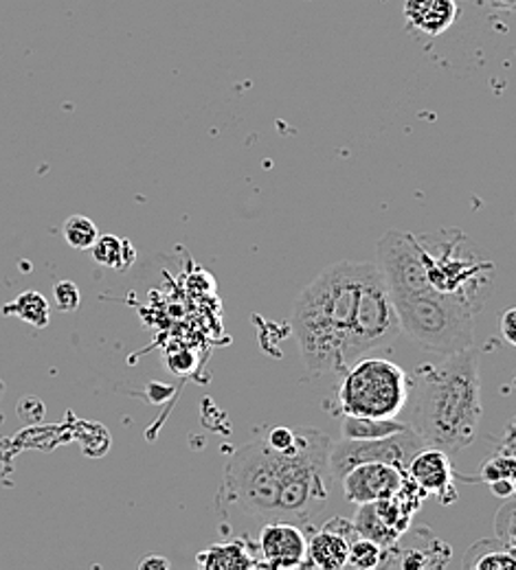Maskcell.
<instances>
[{
  "label": "cell",
  "mask_w": 516,
  "mask_h": 570,
  "mask_svg": "<svg viewBox=\"0 0 516 570\" xmlns=\"http://www.w3.org/2000/svg\"><path fill=\"white\" fill-rule=\"evenodd\" d=\"M411 430L429 448L457 454L479 434L481 377L475 350L446 356L442 364H422L411 380Z\"/></svg>",
  "instance_id": "1"
},
{
  "label": "cell",
  "mask_w": 516,
  "mask_h": 570,
  "mask_svg": "<svg viewBox=\"0 0 516 570\" xmlns=\"http://www.w3.org/2000/svg\"><path fill=\"white\" fill-rule=\"evenodd\" d=\"M363 262H339L305 285L293 309V332L310 375L343 373L357 321Z\"/></svg>",
  "instance_id": "2"
},
{
  "label": "cell",
  "mask_w": 516,
  "mask_h": 570,
  "mask_svg": "<svg viewBox=\"0 0 516 570\" xmlns=\"http://www.w3.org/2000/svg\"><path fill=\"white\" fill-rule=\"evenodd\" d=\"M400 330L407 332L422 350L436 354H459L473 347L477 307L461 296L427 292L391 298Z\"/></svg>",
  "instance_id": "3"
},
{
  "label": "cell",
  "mask_w": 516,
  "mask_h": 570,
  "mask_svg": "<svg viewBox=\"0 0 516 570\" xmlns=\"http://www.w3.org/2000/svg\"><path fill=\"white\" fill-rule=\"evenodd\" d=\"M286 456L289 450H273L264 434L246 441L226 463L221 499L246 515L275 520Z\"/></svg>",
  "instance_id": "4"
},
{
  "label": "cell",
  "mask_w": 516,
  "mask_h": 570,
  "mask_svg": "<svg viewBox=\"0 0 516 570\" xmlns=\"http://www.w3.org/2000/svg\"><path fill=\"white\" fill-rule=\"evenodd\" d=\"M332 441L317 428H295V445L289 450L282 479L278 518L296 524L312 522L328 504V454Z\"/></svg>",
  "instance_id": "5"
},
{
  "label": "cell",
  "mask_w": 516,
  "mask_h": 570,
  "mask_svg": "<svg viewBox=\"0 0 516 570\" xmlns=\"http://www.w3.org/2000/svg\"><path fill=\"white\" fill-rule=\"evenodd\" d=\"M418 239L429 285L436 292L461 296L481 309L493 287L495 264L473 250V246L466 250L468 239L459 230H440Z\"/></svg>",
  "instance_id": "6"
},
{
  "label": "cell",
  "mask_w": 516,
  "mask_h": 570,
  "mask_svg": "<svg viewBox=\"0 0 516 570\" xmlns=\"http://www.w3.org/2000/svg\"><path fill=\"white\" fill-rule=\"evenodd\" d=\"M339 402L345 415L396 420L411 397V377L382 357H359L343 371Z\"/></svg>",
  "instance_id": "7"
},
{
  "label": "cell",
  "mask_w": 516,
  "mask_h": 570,
  "mask_svg": "<svg viewBox=\"0 0 516 570\" xmlns=\"http://www.w3.org/2000/svg\"><path fill=\"white\" fill-rule=\"evenodd\" d=\"M400 321L387 284L373 262H363L357 303V321L348 347V366L378 347H387L400 334Z\"/></svg>",
  "instance_id": "8"
},
{
  "label": "cell",
  "mask_w": 516,
  "mask_h": 570,
  "mask_svg": "<svg viewBox=\"0 0 516 570\" xmlns=\"http://www.w3.org/2000/svg\"><path fill=\"white\" fill-rule=\"evenodd\" d=\"M425 448V441L411 430H400L380 439H345L332 443L328 454L330 479L337 483L357 465L363 463H389L407 468L409 461Z\"/></svg>",
  "instance_id": "9"
},
{
  "label": "cell",
  "mask_w": 516,
  "mask_h": 570,
  "mask_svg": "<svg viewBox=\"0 0 516 570\" xmlns=\"http://www.w3.org/2000/svg\"><path fill=\"white\" fill-rule=\"evenodd\" d=\"M373 264L378 266L391 298L427 294L434 289L427 279L418 235L387 230L376 244Z\"/></svg>",
  "instance_id": "10"
},
{
  "label": "cell",
  "mask_w": 516,
  "mask_h": 570,
  "mask_svg": "<svg viewBox=\"0 0 516 570\" xmlns=\"http://www.w3.org/2000/svg\"><path fill=\"white\" fill-rule=\"evenodd\" d=\"M425 497L427 494L407 476L402 490L396 497L359 504L352 524L361 538L373 540L387 549L411 527V518L420 509Z\"/></svg>",
  "instance_id": "11"
},
{
  "label": "cell",
  "mask_w": 516,
  "mask_h": 570,
  "mask_svg": "<svg viewBox=\"0 0 516 570\" xmlns=\"http://www.w3.org/2000/svg\"><path fill=\"white\" fill-rule=\"evenodd\" d=\"M450 547L431 529L420 527L413 531H405L391 547L384 549V558L380 567H398V569H444L450 562Z\"/></svg>",
  "instance_id": "12"
},
{
  "label": "cell",
  "mask_w": 516,
  "mask_h": 570,
  "mask_svg": "<svg viewBox=\"0 0 516 570\" xmlns=\"http://www.w3.org/2000/svg\"><path fill=\"white\" fill-rule=\"evenodd\" d=\"M407 481V472L389 463H363L352 468L339 483L345 499L354 504L396 497Z\"/></svg>",
  "instance_id": "13"
},
{
  "label": "cell",
  "mask_w": 516,
  "mask_h": 570,
  "mask_svg": "<svg viewBox=\"0 0 516 570\" xmlns=\"http://www.w3.org/2000/svg\"><path fill=\"white\" fill-rule=\"evenodd\" d=\"M257 549H260L264 567H269V569H303L308 538L293 522L273 520L262 529Z\"/></svg>",
  "instance_id": "14"
},
{
  "label": "cell",
  "mask_w": 516,
  "mask_h": 570,
  "mask_svg": "<svg viewBox=\"0 0 516 570\" xmlns=\"http://www.w3.org/2000/svg\"><path fill=\"white\" fill-rule=\"evenodd\" d=\"M359 538L354 524L345 518L330 520L321 531L308 540L305 567L339 570L348 567V553L352 540Z\"/></svg>",
  "instance_id": "15"
},
{
  "label": "cell",
  "mask_w": 516,
  "mask_h": 570,
  "mask_svg": "<svg viewBox=\"0 0 516 570\" xmlns=\"http://www.w3.org/2000/svg\"><path fill=\"white\" fill-rule=\"evenodd\" d=\"M405 472L425 494H436L444 504H448V502L457 499L455 483H452L450 454H446L444 450L425 445L409 461Z\"/></svg>",
  "instance_id": "16"
},
{
  "label": "cell",
  "mask_w": 516,
  "mask_h": 570,
  "mask_svg": "<svg viewBox=\"0 0 516 570\" xmlns=\"http://www.w3.org/2000/svg\"><path fill=\"white\" fill-rule=\"evenodd\" d=\"M405 18L413 29L427 36H442L452 27L457 18V2L455 0H405Z\"/></svg>",
  "instance_id": "17"
},
{
  "label": "cell",
  "mask_w": 516,
  "mask_h": 570,
  "mask_svg": "<svg viewBox=\"0 0 516 570\" xmlns=\"http://www.w3.org/2000/svg\"><path fill=\"white\" fill-rule=\"evenodd\" d=\"M196 564L207 570H242L264 567L262 560L253 556V549L244 540H233L224 544H214L198 553Z\"/></svg>",
  "instance_id": "18"
},
{
  "label": "cell",
  "mask_w": 516,
  "mask_h": 570,
  "mask_svg": "<svg viewBox=\"0 0 516 570\" xmlns=\"http://www.w3.org/2000/svg\"><path fill=\"white\" fill-rule=\"evenodd\" d=\"M464 569L468 570H513L516 569L515 544L502 538L475 542L466 558Z\"/></svg>",
  "instance_id": "19"
},
{
  "label": "cell",
  "mask_w": 516,
  "mask_h": 570,
  "mask_svg": "<svg viewBox=\"0 0 516 570\" xmlns=\"http://www.w3.org/2000/svg\"><path fill=\"white\" fill-rule=\"evenodd\" d=\"M90 250H93V259L99 266L117 273L128 271L137 262L135 246L119 235H99Z\"/></svg>",
  "instance_id": "20"
},
{
  "label": "cell",
  "mask_w": 516,
  "mask_h": 570,
  "mask_svg": "<svg viewBox=\"0 0 516 570\" xmlns=\"http://www.w3.org/2000/svg\"><path fill=\"white\" fill-rule=\"evenodd\" d=\"M4 316H16L38 330H45L51 321V305L49 301L36 292V289H27L22 294H18L11 303H7L2 307Z\"/></svg>",
  "instance_id": "21"
},
{
  "label": "cell",
  "mask_w": 516,
  "mask_h": 570,
  "mask_svg": "<svg viewBox=\"0 0 516 570\" xmlns=\"http://www.w3.org/2000/svg\"><path fill=\"white\" fill-rule=\"evenodd\" d=\"M409 424H400L396 420H371V417H352L345 415L343 436L345 439H380L393 432L407 430Z\"/></svg>",
  "instance_id": "22"
},
{
  "label": "cell",
  "mask_w": 516,
  "mask_h": 570,
  "mask_svg": "<svg viewBox=\"0 0 516 570\" xmlns=\"http://www.w3.org/2000/svg\"><path fill=\"white\" fill-rule=\"evenodd\" d=\"M65 239L67 244L75 248V250H90L93 244L97 242L99 237V230H97V224L93 219H88L86 215H71L67 222H65Z\"/></svg>",
  "instance_id": "23"
},
{
  "label": "cell",
  "mask_w": 516,
  "mask_h": 570,
  "mask_svg": "<svg viewBox=\"0 0 516 570\" xmlns=\"http://www.w3.org/2000/svg\"><path fill=\"white\" fill-rule=\"evenodd\" d=\"M384 549L368 538H354L348 553V567L354 569H376L382 564Z\"/></svg>",
  "instance_id": "24"
},
{
  "label": "cell",
  "mask_w": 516,
  "mask_h": 570,
  "mask_svg": "<svg viewBox=\"0 0 516 570\" xmlns=\"http://www.w3.org/2000/svg\"><path fill=\"white\" fill-rule=\"evenodd\" d=\"M515 459L513 454H499L490 461L484 463L481 468V479L486 483H493V481H499V479H515Z\"/></svg>",
  "instance_id": "25"
},
{
  "label": "cell",
  "mask_w": 516,
  "mask_h": 570,
  "mask_svg": "<svg viewBox=\"0 0 516 570\" xmlns=\"http://www.w3.org/2000/svg\"><path fill=\"white\" fill-rule=\"evenodd\" d=\"M53 298L60 312H75L81 303V294L79 287L74 282H60L53 287Z\"/></svg>",
  "instance_id": "26"
},
{
  "label": "cell",
  "mask_w": 516,
  "mask_h": 570,
  "mask_svg": "<svg viewBox=\"0 0 516 570\" xmlns=\"http://www.w3.org/2000/svg\"><path fill=\"white\" fill-rule=\"evenodd\" d=\"M506 500L508 502L497 513V538L515 544V500Z\"/></svg>",
  "instance_id": "27"
},
{
  "label": "cell",
  "mask_w": 516,
  "mask_h": 570,
  "mask_svg": "<svg viewBox=\"0 0 516 570\" xmlns=\"http://www.w3.org/2000/svg\"><path fill=\"white\" fill-rule=\"evenodd\" d=\"M266 443L278 450V452H286L293 448L295 443V428L278 426L271 428L266 434H264Z\"/></svg>",
  "instance_id": "28"
},
{
  "label": "cell",
  "mask_w": 516,
  "mask_h": 570,
  "mask_svg": "<svg viewBox=\"0 0 516 570\" xmlns=\"http://www.w3.org/2000/svg\"><path fill=\"white\" fill-rule=\"evenodd\" d=\"M499 325H502V334H504V338L508 341V345H516V309L515 307H508L504 314H502V318H499Z\"/></svg>",
  "instance_id": "29"
},
{
  "label": "cell",
  "mask_w": 516,
  "mask_h": 570,
  "mask_svg": "<svg viewBox=\"0 0 516 570\" xmlns=\"http://www.w3.org/2000/svg\"><path fill=\"white\" fill-rule=\"evenodd\" d=\"M488 485H490L493 494L499 499H513V494H515V479H499Z\"/></svg>",
  "instance_id": "30"
},
{
  "label": "cell",
  "mask_w": 516,
  "mask_h": 570,
  "mask_svg": "<svg viewBox=\"0 0 516 570\" xmlns=\"http://www.w3.org/2000/svg\"><path fill=\"white\" fill-rule=\"evenodd\" d=\"M172 569V562L163 556H156V553H149L148 558H144L139 562V570H167Z\"/></svg>",
  "instance_id": "31"
},
{
  "label": "cell",
  "mask_w": 516,
  "mask_h": 570,
  "mask_svg": "<svg viewBox=\"0 0 516 570\" xmlns=\"http://www.w3.org/2000/svg\"><path fill=\"white\" fill-rule=\"evenodd\" d=\"M499 11H515L516 0H488Z\"/></svg>",
  "instance_id": "32"
},
{
  "label": "cell",
  "mask_w": 516,
  "mask_h": 570,
  "mask_svg": "<svg viewBox=\"0 0 516 570\" xmlns=\"http://www.w3.org/2000/svg\"><path fill=\"white\" fill-rule=\"evenodd\" d=\"M4 391H7V386H4V382L0 380V400H2V395H4Z\"/></svg>",
  "instance_id": "33"
}]
</instances>
